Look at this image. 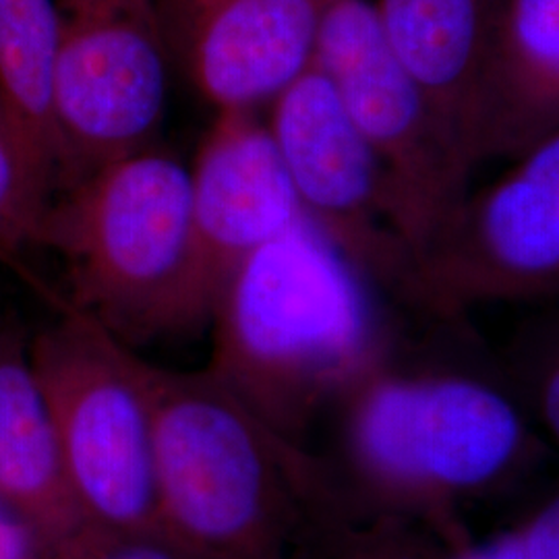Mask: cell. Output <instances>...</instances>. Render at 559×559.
Masks as SVG:
<instances>
[{
	"label": "cell",
	"mask_w": 559,
	"mask_h": 559,
	"mask_svg": "<svg viewBox=\"0 0 559 559\" xmlns=\"http://www.w3.org/2000/svg\"><path fill=\"white\" fill-rule=\"evenodd\" d=\"M59 305V320L29 342V359L85 528L160 531L138 350L64 300Z\"/></svg>",
	"instance_id": "5"
},
{
	"label": "cell",
	"mask_w": 559,
	"mask_h": 559,
	"mask_svg": "<svg viewBox=\"0 0 559 559\" xmlns=\"http://www.w3.org/2000/svg\"><path fill=\"white\" fill-rule=\"evenodd\" d=\"M503 0H376L381 32L475 170Z\"/></svg>",
	"instance_id": "12"
},
{
	"label": "cell",
	"mask_w": 559,
	"mask_h": 559,
	"mask_svg": "<svg viewBox=\"0 0 559 559\" xmlns=\"http://www.w3.org/2000/svg\"><path fill=\"white\" fill-rule=\"evenodd\" d=\"M520 402L559 445V313L524 330L514 350Z\"/></svg>",
	"instance_id": "17"
},
{
	"label": "cell",
	"mask_w": 559,
	"mask_h": 559,
	"mask_svg": "<svg viewBox=\"0 0 559 559\" xmlns=\"http://www.w3.org/2000/svg\"><path fill=\"white\" fill-rule=\"evenodd\" d=\"M270 106L267 127L305 218L371 286L413 305L415 260L388 179L330 78L313 62Z\"/></svg>",
	"instance_id": "9"
},
{
	"label": "cell",
	"mask_w": 559,
	"mask_h": 559,
	"mask_svg": "<svg viewBox=\"0 0 559 559\" xmlns=\"http://www.w3.org/2000/svg\"><path fill=\"white\" fill-rule=\"evenodd\" d=\"M38 559H67L59 551H52V549H44L41 551V556Z\"/></svg>",
	"instance_id": "21"
},
{
	"label": "cell",
	"mask_w": 559,
	"mask_h": 559,
	"mask_svg": "<svg viewBox=\"0 0 559 559\" xmlns=\"http://www.w3.org/2000/svg\"><path fill=\"white\" fill-rule=\"evenodd\" d=\"M173 67L221 110H258L316 62L325 0H154Z\"/></svg>",
	"instance_id": "11"
},
{
	"label": "cell",
	"mask_w": 559,
	"mask_h": 559,
	"mask_svg": "<svg viewBox=\"0 0 559 559\" xmlns=\"http://www.w3.org/2000/svg\"><path fill=\"white\" fill-rule=\"evenodd\" d=\"M503 537L514 559H559V487Z\"/></svg>",
	"instance_id": "19"
},
{
	"label": "cell",
	"mask_w": 559,
	"mask_h": 559,
	"mask_svg": "<svg viewBox=\"0 0 559 559\" xmlns=\"http://www.w3.org/2000/svg\"><path fill=\"white\" fill-rule=\"evenodd\" d=\"M48 200L29 173L15 129L0 102V258L38 247Z\"/></svg>",
	"instance_id": "16"
},
{
	"label": "cell",
	"mask_w": 559,
	"mask_h": 559,
	"mask_svg": "<svg viewBox=\"0 0 559 559\" xmlns=\"http://www.w3.org/2000/svg\"><path fill=\"white\" fill-rule=\"evenodd\" d=\"M559 129V0H503L480 117V162L514 160Z\"/></svg>",
	"instance_id": "14"
},
{
	"label": "cell",
	"mask_w": 559,
	"mask_h": 559,
	"mask_svg": "<svg viewBox=\"0 0 559 559\" xmlns=\"http://www.w3.org/2000/svg\"><path fill=\"white\" fill-rule=\"evenodd\" d=\"M316 64L380 162L400 235L417 265L468 193L473 168L392 52L373 2L325 0Z\"/></svg>",
	"instance_id": "6"
},
{
	"label": "cell",
	"mask_w": 559,
	"mask_h": 559,
	"mask_svg": "<svg viewBox=\"0 0 559 559\" xmlns=\"http://www.w3.org/2000/svg\"><path fill=\"white\" fill-rule=\"evenodd\" d=\"M559 300V129L468 191L415 265L413 307L456 321L487 302Z\"/></svg>",
	"instance_id": "8"
},
{
	"label": "cell",
	"mask_w": 559,
	"mask_h": 559,
	"mask_svg": "<svg viewBox=\"0 0 559 559\" xmlns=\"http://www.w3.org/2000/svg\"><path fill=\"white\" fill-rule=\"evenodd\" d=\"M371 284L305 221L222 288L207 371L280 440L311 452L321 415L388 362Z\"/></svg>",
	"instance_id": "2"
},
{
	"label": "cell",
	"mask_w": 559,
	"mask_h": 559,
	"mask_svg": "<svg viewBox=\"0 0 559 559\" xmlns=\"http://www.w3.org/2000/svg\"><path fill=\"white\" fill-rule=\"evenodd\" d=\"M191 175L193 300L210 328L222 288L265 242L305 221L295 187L258 110H221Z\"/></svg>",
	"instance_id": "10"
},
{
	"label": "cell",
	"mask_w": 559,
	"mask_h": 559,
	"mask_svg": "<svg viewBox=\"0 0 559 559\" xmlns=\"http://www.w3.org/2000/svg\"><path fill=\"white\" fill-rule=\"evenodd\" d=\"M38 247L59 255L64 300L135 348L201 332L193 300L191 175L150 145L102 164L48 203Z\"/></svg>",
	"instance_id": "4"
},
{
	"label": "cell",
	"mask_w": 559,
	"mask_h": 559,
	"mask_svg": "<svg viewBox=\"0 0 559 559\" xmlns=\"http://www.w3.org/2000/svg\"><path fill=\"white\" fill-rule=\"evenodd\" d=\"M336 408V466L323 464L340 510L415 526L452 547L471 543L460 512L540 454L519 396L468 371L385 362Z\"/></svg>",
	"instance_id": "1"
},
{
	"label": "cell",
	"mask_w": 559,
	"mask_h": 559,
	"mask_svg": "<svg viewBox=\"0 0 559 559\" xmlns=\"http://www.w3.org/2000/svg\"><path fill=\"white\" fill-rule=\"evenodd\" d=\"M44 549L36 533L0 500V559H38Z\"/></svg>",
	"instance_id": "20"
},
{
	"label": "cell",
	"mask_w": 559,
	"mask_h": 559,
	"mask_svg": "<svg viewBox=\"0 0 559 559\" xmlns=\"http://www.w3.org/2000/svg\"><path fill=\"white\" fill-rule=\"evenodd\" d=\"M55 2L59 195L102 164L156 145L173 62L154 0Z\"/></svg>",
	"instance_id": "7"
},
{
	"label": "cell",
	"mask_w": 559,
	"mask_h": 559,
	"mask_svg": "<svg viewBox=\"0 0 559 559\" xmlns=\"http://www.w3.org/2000/svg\"><path fill=\"white\" fill-rule=\"evenodd\" d=\"M57 34L55 0H0V102L48 203L62 168L52 115Z\"/></svg>",
	"instance_id": "15"
},
{
	"label": "cell",
	"mask_w": 559,
	"mask_h": 559,
	"mask_svg": "<svg viewBox=\"0 0 559 559\" xmlns=\"http://www.w3.org/2000/svg\"><path fill=\"white\" fill-rule=\"evenodd\" d=\"M0 500L46 549L69 545L85 528L29 342L15 332H0Z\"/></svg>",
	"instance_id": "13"
},
{
	"label": "cell",
	"mask_w": 559,
	"mask_h": 559,
	"mask_svg": "<svg viewBox=\"0 0 559 559\" xmlns=\"http://www.w3.org/2000/svg\"><path fill=\"white\" fill-rule=\"evenodd\" d=\"M52 551L67 559H195L160 531L110 533L83 528L69 545Z\"/></svg>",
	"instance_id": "18"
},
{
	"label": "cell",
	"mask_w": 559,
	"mask_h": 559,
	"mask_svg": "<svg viewBox=\"0 0 559 559\" xmlns=\"http://www.w3.org/2000/svg\"><path fill=\"white\" fill-rule=\"evenodd\" d=\"M138 371L162 535L195 559H297L309 522L334 501L323 460L280 440L207 369L138 355Z\"/></svg>",
	"instance_id": "3"
}]
</instances>
